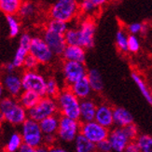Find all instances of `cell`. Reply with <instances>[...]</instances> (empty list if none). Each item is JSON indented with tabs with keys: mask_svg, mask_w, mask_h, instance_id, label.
<instances>
[{
	"mask_svg": "<svg viewBox=\"0 0 152 152\" xmlns=\"http://www.w3.org/2000/svg\"><path fill=\"white\" fill-rule=\"evenodd\" d=\"M40 98V95L33 91H23L18 97V101L26 110H28L34 107Z\"/></svg>",
	"mask_w": 152,
	"mask_h": 152,
	"instance_id": "21",
	"label": "cell"
},
{
	"mask_svg": "<svg viewBox=\"0 0 152 152\" xmlns=\"http://www.w3.org/2000/svg\"><path fill=\"white\" fill-rule=\"evenodd\" d=\"M66 45H78L79 46V36L77 27L67 28L64 34Z\"/></svg>",
	"mask_w": 152,
	"mask_h": 152,
	"instance_id": "32",
	"label": "cell"
},
{
	"mask_svg": "<svg viewBox=\"0 0 152 152\" xmlns=\"http://www.w3.org/2000/svg\"><path fill=\"white\" fill-rule=\"evenodd\" d=\"M1 82L3 84L5 91L10 97L18 98L19 95L23 91L21 77L18 76L17 74H14L13 72H11V73H6Z\"/></svg>",
	"mask_w": 152,
	"mask_h": 152,
	"instance_id": "12",
	"label": "cell"
},
{
	"mask_svg": "<svg viewBox=\"0 0 152 152\" xmlns=\"http://www.w3.org/2000/svg\"><path fill=\"white\" fill-rule=\"evenodd\" d=\"M0 118L13 126H20L28 118V114L17 98L9 96L0 101Z\"/></svg>",
	"mask_w": 152,
	"mask_h": 152,
	"instance_id": "1",
	"label": "cell"
},
{
	"mask_svg": "<svg viewBox=\"0 0 152 152\" xmlns=\"http://www.w3.org/2000/svg\"><path fill=\"white\" fill-rule=\"evenodd\" d=\"M42 37L54 55H62L65 46H66L64 35L45 29Z\"/></svg>",
	"mask_w": 152,
	"mask_h": 152,
	"instance_id": "13",
	"label": "cell"
},
{
	"mask_svg": "<svg viewBox=\"0 0 152 152\" xmlns=\"http://www.w3.org/2000/svg\"><path fill=\"white\" fill-rule=\"evenodd\" d=\"M127 41H128V34L124 29H118L116 34V46L118 50L121 52H127Z\"/></svg>",
	"mask_w": 152,
	"mask_h": 152,
	"instance_id": "31",
	"label": "cell"
},
{
	"mask_svg": "<svg viewBox=\"0 0 152 152\" xmlns=\"http://www.w3.org/2000/svg\"><path fill=\"white\" fill-rule=\"evenodd\" d=\"M32 37L28 34V33H23V34L20 37V41H19V46L22 47L25 50H29V47L32 42Z\"/></svg>",
	"mask_w": 152,
	"mask_h": 152,
	"instance_id": "40",
	"label": "cell"
},
{
	"mask_svg": "<svg viewBox=\"0 0 152 152\" xmlns=\"http://www.w3.org/2000/svg\"><path fill=\"white\" fill-rule=\"evenodd\" d=\"M68 28V24L67 23H65L64 21L58 19H53V18H50V20L46 23V29L58 33V34H62L64 35L65 31Z\"/></svg>",
	"mask_w": 152,
	"mask_h": 152,
	"instance_id": "26",
	"label": "cell"
},
{
	"mask_svg": "<svg viewBox=\"0 0 152 152\" xmlns=\"http://www.w3.org/2000/svg\"><path fill=\"white\" fill-rule=\"evenodd\" d=\"M132 76V78H133V80L134 81V83L136 84V86L138 87V89L140 90L141 94H143V96L146 98V100L151 104H152V98H151V91H149L148 85L146 84L143 80V78L138 75L135 72H133V73L131 74Z\"/></svg>",
	"mask_w": 152,
	"mask_h": 152,
	"instance_id": "25",
	"label": "cell"
},
{
	"mask_svg": "<svg viewBox=\"0 0 152 152\" xmlns=\"http://www.w3.org/2000/svg\"><path fill=\"white\" fill-rule=\"evenodd\" d=\"M27 54H28V50L19 46V48L17 49V50L15 52V55H14V57H13V60H12L11 63L14 64V66L16 68L23 67L24 59H25V57Z\"/></svg>",
	"mask_w": 152,
	"mask_h": 152,
	"instance_id": "34",
	"label": "cell"
},
{
	"mask_svg": "<svg viewBox=\"0 0 152 152\" xmlns=\"http://www.w3.org/2000/svg\"><path fill=\"white\" fill-rule=\"evenodd\" d=\"M91 1L94 3V5L98 9V8H100V7L104 6V4H107L109 0H91Z\"/></svg>",
	"mask_w": 152,
	"mask_h": 152,
	"instance_id": "46",
	"label": "cell"
},
{
	"mask_svg": "<svg viewBox=\"0 0 152 152\" xmlns=\"http://www.w3.org/2000/svg\"><path fill=\"white\" fill-rule=\"evenodd\" d=\"M151 98H152V92H151Z\"/></svg>",
	"mask_w": 152,
	"mask_h": 152,
	"instance_id": "51",
	"label": "cell"
},
{
	"mask_svg": "<svg viewBox=\"0 0 152 152\" xmlns=\"http://www.w3.org/2000/svg\"><path fill=\"white\" fill-rule=\"evenodd\" d=\"M49 151H52V152H64L65 149L60 146H55V145H53V146H51L50 148H49Z\"/></svg>",
	"mask_w": 152,
	"mask_h": 152,
	"instance_id": "47",
	"label": "cell"
},
{
	"mask_svg": "<svg viewBox=\"0 0 152 152\" xmlns=\"http://www.w3.org/2000/svg\"><path fill=\"white\" fill-rule=\"evenodd\" d=\"M23 0H0V11L5 15H17Z\"/></svg>",
	"mask_w": 152,
	"mask_h": 152,
	"instance_id": "23",
	"label": "cell"
},
{
	"mask_svg": "<svg viewBox=\"0 0 152 152\" xmlns=\"http://www.w3.org/2000/svg\"><path fill=\"white\" fill-rule=\"evenodd\" d=\"M87 139L94 144H97L102 140L107 139L108 137L109 129L104 127L95 121L81 122L80 124V133Z\"/></svg>",
	"mask_w": 152,
	"mask_h": 152,
	"instance_id": "9",
	"label": "cell"
},
{
	"mask_svg": "<svg viewBox=\"0 0 152 152\" xmlns=\"http://www.w3.org/2000/svg\"><path fill=\"white\" fill-rule=\"evenodd\" d=\"M127 48L128 51L132 52V53H137L140 50V41L137 38L136 35H128Z\"/></svg>",
	"mask_w": 152,
	"mask_h": 152,
	"instance_id": "36",
	"label": "cell"
},
{
	"mask_svg": "<svg viewBox=\"0 0 152 152\" xmlns=\"http://www.w3.org/2000/svg\"><path fill=\"white\" fill-rule=\"evenodd\" d=\"M37 12V6L31 2H23L21 8L19 10L18 14L22 19H30L34 17Z\"/></svg>",
	"mask_w": 152,
	"mask_h": 152,
	"instance_id": "29",
	"label": "cell"
},
{
	"mask_svg": "<svg viewBox=\"0 0 152 152\" xmlns=\"http://www.w3.org/2000/svg\"><path fill=\"white\" fill-rule=\"evenodd\" d=\"M145 29H146V26L140 23H134L127 26V31L129 32V34H132V35L140 34V33L144 32Z\"/></svg>",
	"mask_w": 152,
	"mask_h": 152,
	"instance_id": "39",
	"label": "cell"
},
{
	"mask_svg": "<svg viewBox=\"0 0 152 152\" xmlns=\"http://www.w3.org/2000/svg\"><path fill=\"white\" fill-rule=\"evenodd\" d=\"M23 144V138L21 134L19 133H13L9 141L7 142L6 147H5V150L8 152H16L19 151L20 147L22 146Z\"/></svg>",
	"mask_w": 152,
	"mask_h": 152,
	"instance_id": "28",
	"label": "cell"
},
{
	"mask_svg": "<svg viewBox=\"0 0 152 152\" xmlns=\"http://www.w3.org/2000/svg\"><path fill=\"white\" fill-rule=\"evenodd\" d=\"M69 88L79 100L89 98L92 92V90L91 88V85L88 81L87 77H84L80 79H78L77 81L71 84L69 86Z\"/></svg>",
	"mask_w": 152,
	"mask_h": 152,
	"instance_id": "18",
	"label": "cell"
},
{
	"mask_svg": "<svg viewBox=\"0 0 152 152\" xmlns=\"http://www.w3.org/2000/svg\"><path fill=\"white\" fill-rule=\"evenodd\" d=\"M59 118L57 114L51 115L38 121L43 134H56L59 127Z\"/></svg>",
	"mask_w": 152,
	"mask_h": 152,
	"instance_id": "20",
	"label": "cell"
},
{
	"mask_svg": "<svg viewBox=\"0 0 152 152\" xmlns=\"http://www.w3.org/2000/svg\"><path fill=\"white\" fill-rule=\"evenodd\" d=\"M28 52L37 59L39 64H50L54 58L53 52L44 41L42 37H35L32 38Z\"/></svg>",
	"mask_w": 152,
	"mask_h": 152,
	"instance_id": "7",
	"label": "cell"
},
{
	"mask_svg": "<svg viewBox=\"0 0 152 152\" xmlns=\"http://www.w3.org/2000/svg\"><path fill=\"white\" fill-rule=\"evenodd\" d=\"M23 91H33L40 96H45L46 79L36 70H25L21 77Z\"/></svg>",
	"mask_w": 152,
	"mask_h": 152,
	"instance_id": "8",
	"label": "cell"
},
{
	"mask_svg": "<svg viewBox=\"0 0 152 152\" xmlns=\"http://www.w3.org/2000/svg\"><path fill=\"white\" fill-rule=\"evenodd\" d=\"M63 77L66 87L77 81L87 75V68L84 63H79L75 61H64L63 64Z\"/></svg>",
	"mask_w": 152,
	"mask_h": 152,
	"instance_id": "11",
	"label": "cell"
},
{
	"mask_svg": "<svg viewBox=\"0 0 152 152\" xmlns=\"http://www.w3.org/2000/svg\"><path fill=\"white\" fill-rule=\"evenodd\" d=\"M58 113V107L55 98L50 96H41L39 101L33 107L27 110L28 118L36 121Z\"/></svg>",
	"mask_w": 152,
	"mask_h": 152,
	"instance_id": "4",
	"label": "cell"
},
{
	"mask_svg": "<svg viewBox=\"0 0 152 152\" xmlns=\"http://www.w3.org/2000/svg\"><path fill=\"white\" fill-rule=\"evenodd\" d=\"M21 126L22 129L20 134L22 135L23 143L28 144L35 148L43 144L44 134L39 126L38 121L27 118Z\"/></svg>",
	"mask_w": 152,
	"mask_h": 152,
	"instance_id": "6",
	"label": "cell"
},
{
	"mask_svg": "<svg viewBox=\"0 0 152 152\" xmlns=\"http://www.w3.org/2000/svg\"><path fill=\"white\" fill-rule=\"evenodd\" d=\"M36 151L37 152H46L49 151V148L44 144H41L40 146H38L37 148H36Z\"/></svg>",
	"mask_w": 152,
	"mask_h": 152,
	"instance_id": "48",
	"label": "cell"
},
{
	"mask_svg": "<svg viewBox=\"0 0 152 152\" xmlns=\"http://www.w3.org/2000/svg\"><path fill=\"white\" fill-rule=\"evenodd\" d=\"M124 151H126V152H139L140 150H139V148H138L135 140H132L127 144V146H126V148H125Z\"/></svg>",
	"mask_w": 152,
	"mask_h": 152,
	"instance_id": "43",
	"label": "cell"
},
{
	"mask_svg": "<svg viewBox=\"0 0 152 152\" xmlns=\"http://www.w3.org/2000/svg\"><path fill=\"white\" fill-rule=\"evenodd\" d=\"M107 139L111 145V148L116 152H123L127 144L131 141L125 134L122 127H117L109 131Z\"/></svg>",
	"mask_w": 152,
	"mask_h": 152,
	"instance_id": "14",
	"label": "cell"
},
{
	"mask_svg": "<svg viewBox=\"0 0 152 152\" xmlns=\"http://www.w3.org/2000/svg\"><path fill=\"white\" fill-rule=\"evenodd\" d=\"M4 94H5V90H4V87H3V84L0 80V101L2 100V98L4 97Z\"/></svg>",
	"mask_w": 152,
	"mask_h": 152,
	"instance_id": "49",
	"label": "cell"
},
{
	"mask_svg": "<svg viewBox=\"0 0 152 152\" xmlns=\"http://www.w3.org/2000/svg\"><path fill=\"white\" fill-rule=\"evenodd\" d=\"M95 148H96V150L101 151V152H110V151H112L111 145H110L107 138L104 140H102L101 142L97 143L95 145Z\"/></svg>",
	"mask_w": 152,
	"mask_h": 152,
	"instance_id": "41",
	"label": "cell"
},
{
	"mask_svg": "<svg viewBox=\"0 0 152 152\" xmlns=\"http://www.w3.org/2000/svg\"><path fill=\"white\" fill-rule=\"evenodd\" d=\"M74 142H75V150L77 152H94L96 150L95 144L91 142L81 134H79L76 137Z\"/></svg>",
	"mask_w": 152,
	"mask_h": 152,
	"instance_id": "24",
	"label": "cell"
},
{
	"mask_svg": "<svg viewBox=\"0 0 152 152\" xmlns=\"http://www.w3.org/2000/svg\"><path fill=\"white\" fill-rule=\"evenodd\" d=\"M64 61H75L85 63L86 49L78 45H66L62 53Z\"/></svg>",
	"mask_w": 152,
	"mask_h": 152,
	"instance_id": "16",
	"label": "cell"
},
{
	"mask_svg": "<svg viewBox=\"0 0 152 152\" xmlns=\"http://www.w3.org/2000/svg\"><path fill=\"white\" fill-rule=\"evenodd\" d=\"M2 121H2V118H0V128H1V124H2Z\"/></svg>",
	"mask_w": 152,
	"mask_h": 152,
	"instance_id": "50",
	"label": "cell"
},
{
	"mask_svg": "<svg viewBox=\"0 0 152 152\" xmlns=\"http://www.w3.org/2000/svg\"><path fill=\"white\" fill-rule=\"evenodd\" d=\"M79 13L78 0H57L49 10V17L68 23L77 18Z\"/></svg>",
	"mask_w": 152,
	"mask_h": 152,
	"instance_id": "3",
	"label": "cell"
},
{
	"mask_svg": "<svg viewBox=\"0 0 152 152\" xmlns=\"http://www.w3.org/2000/svg\"><path fill=\"white\" fill-rule=\"evenodd\" d=\"M19 151H21V152H36V148L30 146V145L23 142L22 146L19 148Z\"/></svg>",
	"mask_w": 152,
	"mask_h": 152,
	"instance_id": "44",
	"label": "cell"
},
{
	"mask_svg": "<svg viewBox=\"0 0 152 152\" xmlns=\"http://www.w3.org/2000/svg\"><path fill=\"white\" fill-rule=\"evenodd\" d=\"M3 69L6 73H11V72H14V70L16 69V67L14 66V64H13L11 62L10 63H8L6 64L4 66H3Z\"/></svg>",
	"mask_w": 152,
	"mask_h": 152,
	"instance_id": "45",
	"label": "cell"
},
{
	"mask_svg": "<svg viewBox=\"0 0 152 152\" xmlns=\"http://www.w3.org/2000/svg\"><path fill=\"white\" fill-rule=\"evenodd\" d=\"M113 121L117 127H124L134 122V117L127 109L118 107L113 108Z\"/></svg>",
	"mask_w": 152,
	"mask_h": 152,
	"instance_id": "19",
	"label": "cell"
},
{
	"mask_svg": "<svg viewBox=\"0 0 152 152\" xmlns=\"http://www.w3.org/2000/svg\"><path fill=\"white\" fill-rule=\"evenodd\" d=\"M96 107H97V104L89 98H86V99H83V100H80L78 121L80 122L94 121Z\"/></svg>",
	"mask_w": 152,
	"mask_h": 152,
	"instance_id": "17",
	"label": "cell"
},
{
	"mask_svg": "<svg viewBox=\"0 0 152 152\" xmlns=\"http://www.w3.org/2000/svg\"><path fill=\"white\" fill-rule=\"evenodd\" d=\"M6 23L9 27V36L15 37L20 34L21 23L16 15H6Z\"/></svg>",
	"mask_w": 152,
	"mask_h": 152,
	"instance_id": "27",
	"label": "cell"
},
{
	"mask_svg": "<svg viewBox=\"0 0 152 152\" xmlns=\"http://www.w3.org/2000/svg\"><path fill=\"white\" fill-rule=\"evenodd\" d=\"M122 129H123V131L125 132V134H126V135L128 136V138L131 141L136 139V137L138 136V128L134 122L122 127Z\"/></svg>",
	"mask_w": 152,
	"mask_h": 152,
	"instance_id": "38",
	"label": "cell"
},
{
	"mask_svg": "<svg viewBox=\"0 0 152 152\" xmlns=\"http://www.w3.org/2000/svg\"><path fill=\"white\" fill-rule=\"evenodd\" d=\"M60 91L58 82L54 78L46 79V87H45V95L55 98Z\"/></svg>",
	"mask_w": 152,
	"mask_h": 152,
	"instance_id": "33",
	"label": "cell"
},
{
	"mask_svg": "<svg viewBox=\"0 0 152 152\" xmlns=\"http://www.w3.org/2000/svg\"><path fill=\"white\" fill-rule=\"evenodd\" d=\"M55 100L58 107V112H60L62 116L78 120L80 100L72 92L69 87L60 90L55 97Z\"/></svg>",
	"mask_w": 152,
	"mask_h": 152,
	"instance_id": "2",
	"label": "cell"
},
{
	"mask_svg": "<svg viewBox=\"0 0 152 152\" xmlns=\"http://www.w3.org/2000/svg\"><path fill=\"white\" fill-rule=\"evenodd\" d=\"M88 78V81L91 85V88L92 91L94 92H100L104 89V82L103 78L97 69H91L87 71V75H86Z\"/></svg>",
	"mask_w": 152,
	"mask_h": 152,
	"instance_id": "22",
	"label": "cell"
},
{
	"mask_svg": "<svg viewBox=\"0 0 152 152\" xmlns=\"http://www.w3.org/2000/svg\"><path fill=\"white\" fill-rule=\"evenodd\" d=\"M38 64L39 63L37 62V59L28 52V54L26 55L24 59L23 67H24L25 70H36V68L38 66Z\"/></svg>",
	"mask_w": 152,
	"mask_h": 152,
	"instance_id": "37",
	"label": "cell"
},
{
	"mask_svg": "<svg viewBox=\"0 0 152 152\" xmlns=\"http://www.w3.org/2000/svg\"><path fill=\"white\" fill-rule=\"evenodd\" d=\"M139 150L142 152H152V137L148 134L138 135L135 139Z\"/></svg>",
	"mask_w": 152,
	"mask_h": 152,
	"instance_id": "30",
	"label": "cell"
},
{
	"mask_svg": "<svg viewBox=\"0 0 152 152\" xmlns=\"http://www.w3.org/2000/svg\"><path fill=\"white\" fill-rule=\"evenodd\" d=\"M94 121L104 127L110 129L114 125L113 121V108L107 104L97 105L94 116Z\"/></svg>",
	"mask_w": 152,
	"mask_h": 152,
	"instance_id": "15",
	"label": "cell"
},
{
	"mask_svg": "<svg viewBox=\"0 0 152 152\" xmlns=\"http://www.w3.org/2000/svg\"><path fill=\"white\" fill-rule=\"evenodd\" d=\"M96 10L97 8L91 0H80L79 2V10H80V13H83L84 15L90 16L92 13H94Z\"/></svg>",
	"mask_w": 152,
	"mask_h": 152,
	"instance_id": "35",
	"label": "cell"
},
{
	"mask_svg": "<svg viewBox=\"0 0 152 152\" xmlns=\"http://www.w3.org/2000/svg\"><path fill=\"white\" fill-rule=\"evenodd\" d=\"M56 139H57L56 134H45L43 137V144L46 145L48 148H50L55 144Z\"/></svg>",
	"mask_w": 152,
	"mask_h": 152,
	"instance_id": "42",
	"label": "cell"
},
{
	"mask_svg": "<svg viewBox=\"0 0 152 152\" xmlns=\"http://www.w3.org/2000/svg\"><path fill=\"white\" fill-rule=\"evenodd\" d=\"M79 36V46L84 49H91L95 40V22L90 17L83 19L77 26Z\"/></svg>",
	"mask_w": 152,
	"mask_h": 152,
	"instance_id": "10",
	"label": "cell"
},
{
	"mask_svg": "<svg viewBox=\"0 0 152 152\" xmlns=\"http://www.w3.org/2000/svg\"><path fill=\"white\" fill-rule=\"evenodd\" d=\"M81 122L78 120L61 116L59 118V127L56 133L58 139L63 142H74L76 137L80 133Z\"/></svg>",
	"mask_w": 152,
	"mask_h": 152,
	"instance_id": "5",
	"label": "cell"
}]
</instances>
